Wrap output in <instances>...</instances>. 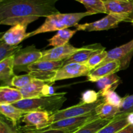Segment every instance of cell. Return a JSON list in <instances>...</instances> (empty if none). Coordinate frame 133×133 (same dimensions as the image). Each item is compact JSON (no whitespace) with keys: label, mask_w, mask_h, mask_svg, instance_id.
Returning <instances> with one entry per match:
<instances>
[{"label":"cell","mask_w":133,"mask_h":133,"mask_svg":"<svg viewBox=\"0 0 133 133\" xmlns=\"http://www.w3.org/2000/svg\"><path fill=\"white\" fill-rule=\"evenodd\" d=\"M59 0H0V24L28 25L41 17L60 12Z\"/></svg>","instance_id":"6da1fadb"},{"label":"cell","mask_w":133,"mask_h":133,"mask_svg":"<svg viewBox=\"0 0 133 133\" xmlns=\"http://www.w3.org/2000/svg\"><path fill=\"white\" fill-rule=\"evenodd\" d=\"M66 92L55 93L49 96L23 99L13 104L14 106L25 112L32 111H45L53 114L61 110L64 103L67 101Z\"/></svg>","instance_id":"7a4b0ae2"},{"label":"cell","mask_w":133,"mask_h":133,"mask_svg":"<svg viewBox=\"0 0 133 133\" xmlns=\"http://www.w3.org/2000/svg\"><path fill=\"white\" fill-rule=\"evenodd\" d=\"M92 14L88 12L76 13H61L53 14L45 18L44 23L35 31L28 32V38L36 35L52 31L68 29L69 27H75L79 24L81 19Z\"/></svg>","instance_id":"3957f363"},{"label":"cell","mask_w":133,"mask_h":133,"mask_svg":"<svg viewBox=\"0 0 133 133\" xmlns=\"http://www.w3.org/2000/svg\"><path fill=\"white\" fill-rule=\"evenodd\" d=\"M62 66L63 61H38L29 66L28 74L34 79L53 83L57 71Z\"/></svg>","instance_id":"277c9868"},{"label":"cell","mask_w":133,"mask_h":133,"mask_svg":"<svg viewBox=\"0 0 133 133\" xmlns=\"http://www.w3.org/2000/svg\"><path fill=\"white\" fill-rule=\"evenodd\" d=\"M104 102H105V99L103 97H101L96 102L93 103L86 104L80 103L77 105H74L67 109H61L51 116V123H53L66 118L79 117L87 114H93L95 113L96 107Z\"/></svg>","instance_id":"5b68a950"},{"label":"cell","mask_w":133,"mask_h":133,"mask_svg":"<svg viewBox=\"0 0 133 133\" xmlns=\"http://www.w3.org/2000/svg\"><path fill=\"white\" fill-rule=\"evenodd\" d=\"M106 14L114 16L121 22L133 21V2L130 0H107L104 1Z\"/></svg>","instance_id":"8992f818"},{"label":"cell","mask_w":133,"mask_h":133,"mask_svg":"<svg viewBox=\"0 0 133 133\" xmlns=\"http://www.w3.org/2000/svg\"><path fill=\"white\" fill-rule=\"evenodd\" d=\"M42 57V51L36 49L34 45L22 48L14 55V70L26 71L28 74L30 65L38 61Z\"/></svg>","instance_id":"52a82bcc"},{"label":"cell","mask_w":133,"mask_h":133,"mask_svg":"<svg viewBox=\"0 0 133 133\" xmlns=\"http://www.w3.org/2000/svg\"><path fill=\"white\" fill-rule=\"evenodd\" d=\"M133 56V39L127 44L117 47L108 51L107 56L103 62L99 66L110 62L118 61L121 62L122 70H125L129 66L130 62Z\"/></svg>","instance_id":"ba28073f"},{"label":"cell","mask_w":133,"mask_h":133,"mask_svg":"<svg viewBox=\"0 0 133 133\" xmlns=\"http://www.w3.org/2000/svg\"><path fill=\"white\" fill-rule=\"evenodd\" d=\"M99 118L95 113L79 117L66 118L51 123L45 129H62L74 131Z\"/></svg>","instance_id":"9c48e42d"},{"label":"cell","mask_w":133,"mask_h":133,"mask_svg":"<svg viewBox=\"0 0 133 133\" xmlns=\"http://www.w3.org/2000/svg\"><path fill=\"white\" fill-rule=\"evenodd\" d=\"M51 114L48 112L32 111L26 112L22 119L28 130L41 131L46 129L51 124Z\"/></svg>","instance_id":"30bf717a"},{"label":"cell","mask_w":133,"mask_h":133,"mask_svg":"<svg viewBox=\"0 0 133 133\" xmlns=\"http://www.w3.org/2000/svg\"><path fill=\"white\" fill-rule=\"evenodd\" d=\"M91 70L84 64L70 63L63 65L57 71L53 83L57 81L72 79L81 76H88Z\"/></svg>","instance_id":"8fae6325"},{"label":"cell","mask_w":133,"mask_h":133,"mask_svg":"<svg viewBox=\"0 0 133 133\" xmlns=\"http://www.w3.org/2000/svg\"><path fill=\"white\" fill-rule=\"evenodd\" d=\"M53 83L49 81L34 79L31 83L20 90L23 99H31L35 97L49 96L51 93V85Z\"/></svg>","instance_id":"7c38bea8"},{"label":"cell","mask_w":133,"mask_h":133,"mask_svg":"<svg viewBox=\"0 0 133 133\" xmlns=\"http://www.w3.org/2000/svg\"><path fill=\"white\" fill-rule=\"evenodd\" d=\"M121 22L118 18L111 14H107V16L102 19L92 23H87L84 24H77L75 26L77 31H106L110 29H114L118 27Z\"/></svg>","instance_id":"4fadbf2b"},{"label":"cell","mask_w":133,"mask_h":133,"mask_svg":"<svg viewBox=\"0 0 133 133\" xmlns=\"http://www.w3.org/2000/svg\"><path fill=\"white\" fill-rule=\"evenodd\" d=\"M80 49L68 43L62 46L56 47L49 50L42 51L40 61H64Z\"/></svg>","instance_id":"5bb4252c"},{"label":"cell","mask_w":133,"mask_h":133,"mask_svg":"<svg viewBox=\"0 0 133 133\" xmlns=\"http://www.w3.org/2000/svg\"><path fill=\"white\" fill-rule=\"evenodd\" d=\"M105 48L101 44H92L80 48V49L63 61V65L70 63H79L85 64L88 60L96 53L104 50Z\"/></svg>","instance_id":"9a60e30c"},{"label":"cell","mask_w":133,"mask_h":133,"mask_svg":"<svg viewBox=\"0 0 133 133\" xmlns=\"http://www.w3.org/2000/svg\"><path fill=\"white\" fill-rule=\"evenodd\" d=\"M27 25L18 24L12 26L7 31L1 33L0 40L12 45H19L22 41L27 38L28 33L26 32Z\"/></svg>","instance_id":"2e32d148"},{"label":"cell","mask_w":133,"mask_h":133,"mask_svg":"<svg viewBox=\"0 0 133 133\" xmlns=\"http://www.w3.org/2000/svg\"><path fill=\"white\" fill-rule=\"evenodd\" d=\"M122 70V64L119 61H111L110 62L98 66L90 71L87 76V80L89 81L96 83L98 80L110 75L116 74L118 71Z\"/></svg>","instance_id":"e0dca14e"},{"label":"cell","mask_w":133,"mask_h":133,"mask_svg":"<svg viewBox=\"0 0 133 133\" xmlns=\"http://www.w3.org/2000/svg\"><path fill=\"white\" fill-rule=\"evenodd\" d=\"M14 56H12L0 62L1 87H12V81L16 75L14 74Z\"/></svg>","instance_id":"ac0fdd59"},{"label":"cell","mask_w":133,"mask_h":133,"mask_svg":"<svg viewBox=\"0 0 133 133\" xmlns=\"http://www.w3.org/2000/svg\"><path fill=\"white\" fill-rule=\"evenodd\" d=\"M23 99L20 90L12 87H0V105H13Z\"/></svg>","instance_id":"d6986e66"},{"label":"cell","mask_w":133,"mask_h":133,"mask_svg":"<svg viewBox=\"0 0 133 133\" xmlns=\"http://www.w3.org/2000/svg\"><path fill=\"white\" fill-rule=\"evenodd\" d=\"M0 112L1 115L4 116L5 118L11 121L14 127L16 126L18 122L23 118V115L26 113L13 105L5 104L0 105Z\"/></svg>","instance_id":"ffe728a7"},{"label":"cell","mask_w":133,"mask_h":133,"mask_svg":"<svg viewBox=\"0 0 133 133\" xmlns=\"http://www.w3.org/2000/svg\"><path fill=\"white\" fill-rule=\"evenodd\" d=\"M77 30H70L68 29L60 30L52 38L48 40L49 42L48 46L53 48L62 46L69 43V40L77 32Z\"/></svg>","instance_id":"44dd1931"},{"label":"cell","mask_w":133,"mask_h":133,"mask_svg":"<svg viewBox=\"0 0 133 133\" xmlns=\"http://www.w3.org/2000/svg\"><path fill=\"white\" fill-rule=\"evenodd\" d=\"M97 85L100 88L99 93H103L109 90H114L119 85L121 79L116 74L105 77L97 81Z\"/></svg>","instance_id":"7402d4cb"},{"label":"cell","mask_w":133,"mask_h":133,"mask_svg":"<svg viewBox=\"0 0 133 133\" xmlns=\"http://www.w3.org/2000/svg\"><path fill=\"white\" fill-rule=\"evenodd\" d=\"M129 125V123L127 120V116H116L113 118L110 123L105 126L97 133H116Z\"/></svg>","instance_id":"603a6c76"},{"label":"cell","mask_w":133,"mask_h":133,"mask_svg":"<svg viewBox=\"0 0 133 133\" xmlns=\"http://www.w3.org/2000/svg\"><path fill=\"white\" fill-rule=\"evenodd\" d=\"M119 107L106 102L100 104L96 107L95 114L101 119H112L119 112Z\"/></svg>","instance_id":"cb8c5ba5"},{"label":"cell","mask_w":133,"mask_h":133,"mask_svg":"<svg viewBox=\"0 0 133 133\" xmlns=\"http://www.w3.org/2000/svg\"><path fill=\"white\" fill-rule=\"evenodd\" d=\"M112 119H97L89 122L83 127L76 130L72 133H97L105 126L109 124L112 121Z\"/></svg>","instance_id":"d4e9b609"},{"label":"cell","mask_w":133,"mask_h":133,"mask_svg":"<svg viewBox=\"0 0 133 133\" xmlns=\"http://www.w3.org/2000/svg\"><path fill=\"white\" fill-rule=\"evenodd\" d=\"M81 3L92 15L99 13L106 14V9L103 0H75Z\"/></svg>","instance_id":"484cf974"},{"label":"cell","mask_w":133,"mask_h":133,"mask_svg":"<svg viewBox=\"0 0 133 133\" xmlns=\"http://www.w3.org/2000/svg\"><path fill=\"white\" fill-rule=\"evenodd\" d=\"M21 49H22V45L20 44L12 45L0 40V62L9 57L14 56Z\"/></svg>","instance_id":"4316f807"},{"label":"cell","mask_w":133,"mask_h":133,"mask_svg":"<svg viewBox=\"0 0 133 133\" xmlns=\"http://www.w3.org/2000/svg\"><path fill=\"white\" fill-rule=\"evenodd\" d=\"M107 54L108 51H107L105 49L101 51L96 53L93 57H91L85 64L89 68L91 71H92L95 68L98 67L103 62L104 60L106 58Z\"/></svg>","instance_id":"83f0119b"},{"label":"cell","mask_w":133,"mask_h":133,"mask_svg":"<svg viewBox=\"0 0 133 133\" xmlns=\"http://www.w3.org/2000/svg\"><path fill=\"white\" fill-rule=\"evenodd\" d=\"M34 80V78L29 74L22 75H15L12 81V87L22 89L28 85Z\"/></svg>","instance_id":"f1b7e54d"},{"label":"cell","mask_w":133,"mask_h":133,"mask_svg":"<svg viewBox=\"0 0 133 133\" xmlns=\"http://www.w3.org/2000/svg\"><path fill=\"white\" fill-rule=\"evenodd\" d=\"M100 96L105 99V101L107 103L120 107L122 102V98L114 90H109L103 93H99Z\"/></svg>","instance_id":"f546056e"},{"label":"cell","mask_w":133,"mask_h":133,"mask_svg":"<svg viewBox=\"0 0 133 133\" xmlns=\"http://www.w3.org/2000/svg\"><path fill=\"white\" fill-rule=\"evenodd\" d=\"M133 107V94L127 95L122 98V102L119 107V112L116 116H127L126 115L127 112Z\"/></svg>","instance_id":"4dcf8cb0"},{"label":"cell","mask_w":133,"mask_h":133,"mask_svg":"<svg viewBox=\"0 0 133 133\" xmlns=\"http://www.w3.org/2000/svg\"><path fill=\"white\" fill-rule=\"evenodd\" d=\"M101 97L99 92H96L94 90H87L82 94L81 98V103L86 104L93 103L96 102L99 97Z\"/></svg>","instance_id":"1f68e13d"},{"label":"cell","mask_w":133,"mask_h":133,"mask_svg":"<svg viewBox=\"0 0 133 133\" xmlns=\"http://www.w3.org/2000/svg\"><path fill=\"white\" fill-rule=\"evenodd\" d=\"M74 131H68V130L62 129H44L41 130V131L27 130V131H25V133H72Z\"/></svg>","instance_id":"d6a6232c"},{"label":"cell","mask_w":133,"mask_h":133,"mask_svg":"<svg viewBox=\"0 0 133 133\" xmlns=\"http://www.w3.org/2000/svg\"><path fill=\"white\" fill-rule=\"evenodd\" d=\"M0 133H12V128L2 118L0 119Z\"/></svg>","instance_id":"836d02e7"},{"label":"cell","mask_w":133,"mask_h":133,"mask_svg":"<svg viewBox=\"0 0 133 133\" xmlns=\"http://www.w3.org/2000/svg\"><path fill=\"white\" fill-rule=\"evenodd\" d=\"M116 133H133V125L129 124Z\"/></svg>","instance_id":"e575fe53"},{"label":"cell","mask_w":133,"mask_h":133,"mask_svg":"<svg viewBox=\"0 0 133 133\" xmlns=\"http://www.w3.org/2000/svg\"><path fill=\"white\" fill-rule=\"evenodd\" d=\"M127 120H128L129 123L130 125H133V112L131 113L127 116Z\"/></svg>","instance_id":"d590c367"},{"label":"cell","mask_w":133,"mask_h":133,"mask_svg":"<svg viewBox=\"0 0 133 133\" xmlns=\"http://www.w3.org/2000/svg\"><path fill=\"white\" fill-rule=\"evenodd\" d=\"M12 133H25V132H21L19 130L12 128Z\"/></svg>","instance_id":"8d00e7d4"},{"label":"cell","mask_w":133,"mask_h":133,"mask_svg":"<svg viewBox=\"0 0 133 133\" xmlns=\"http://www.w3.org/2000/svg\"><path fill=\"white\" fill-rule=\"evenodd\" d=\"M131 23H132V26H133V21H132V22H131Z\"/></svg>","instance_id":"74e56055"},{"label":"cell","mask_w":133,"mask_h":133,"mask_svg":"<svg viewBox=\"0 0 133 133\" xmlns=\"http://www.w3.org/2000/svg\"><path fill=\"white\" fill-rule=\"evenodd\" d=\"M103 1H107V0H103ZM128 1H129V0H128ZM130 1H131V0H130Z\"/></svg>","instance_id":"f35d334b"},{"label":"cell","mask_w":133,"mask_h":133,"mask_svg":"<svg viewBox=\"0 0 133 133\" xmlns=\"http://www.w3.org/2000/svg\"><path fill=\"white\" fill-rule=\"evenodd\" d=\"M131 1H132V2H133V0H131Z\"/></svg>","instance_id":"ab89813d"}]
</instances>
